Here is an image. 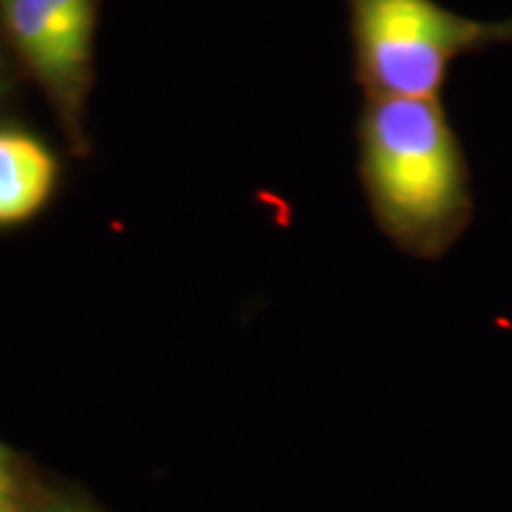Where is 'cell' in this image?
<instances>
[{"label":"cell","instance_id":"cell-8","mask_svg":"<svg viewBox=\"0 0 512 512\" xmlns=\"http://www.w3.org/2000/svg\"><path fill=\"white\" fill-rule=\"evenodd\" d=\"M0 91H3V62H0Z\"/></svg>","mask_w":512,"mask_h":512},{"label":"cell","instance_id":"cell-6","mask_svg":"<svg viewBox=\"0 0 512 512\" xmlns=\"http://www.w3.org/2000/svg\"><path fill=\"white\" fill-rule=\"evenodd\" d=\"M15 496L17 494H10V491H0V512H19Z\"/></svg>","mask_w":512,"mask_h":512},{"label":"cell","instance_id":"cell-4","mask_svg":"<svg viewBox=\"0 0 512 512\" xmlns=\"http://www.w3.org/2000/svg\"><path fill=\"white\" fill-rule=\"evenodd\" d=\"M57 183V159L36 136L0 128V226L29 221Z\"/></svg>","mask_w":512,"mask_h":512},{"label":"cell","instance_id":"cell-3","mask_svg":"<svg viewBox=\"0 0 512 512\" xmlns=\"http://www.w3.org/2000/svg\"><path fill=\"white\" fill-rule=\"evenodd\" d=\"M98 0H0L19 57L41 83L76 150L86 145Z\"/></svg>","mask_w":512,"mask_h":512},{"label":"cell","instance_id":"cell-2","mask_svg":"<svg viewBox=\"0 0 512 512\" xmlns=\"http://www.w3.org/2000/svg\"><path fill=\"white\" fill-rule=\"evenodd\" d=\"M366 98H439L460 57L512 43V17H463L437 0H349Z\"/></svg>","mask_w":512,"mask_h":512},{"label":"cell","instance_id":"cell-5","mask_svg":"<svg viewBox=\"0 0 512 512\" xmlns=\"http://www.w3.org/2000/svg\"><path fill=\"white\" fill-rule=\"evenodd\" d=\"M0 491H10V494H17L15 491V475L10 470V458L8 453L0 448Z\"/></svg>","mask_w":512,"mask_h":512},{"label":"cell","instance_id":"cell-1","mask_svg":"<svg viewBox=\"0 0 512 512\" xmlns=\"http://www.w3.org/2000/svg\"><path fill=\"white\" fill-rule=\"evenodd\" d=\"M358 174L377 226L415 259L446 256L475 219L470 164L439 98H366Z\"/></svg>","mask_w":512,"mask_h":512},{"label":"cell","instance_id":"cell-7","mask_svg":"<svg viewBox=\"0 0 512 512\" xmlns=\"http://www.w3.org/2000/svg\"><path fill=\"white\" fill-rule=\"evenodd\" d=\"M41 512H91V510L81 508V505L76 503H55V505H48V508H43Z\"/></svg>","mask_w":512,"mask_h":512}]
</instances>
